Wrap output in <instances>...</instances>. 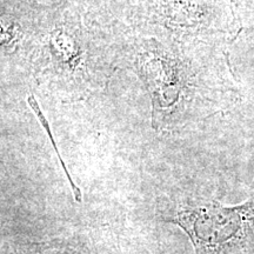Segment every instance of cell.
I'll return each instance as SVG.
<instances>
[{
	"mask_svg": "<svg viewBox=\"0 0 254 254\" xmlns=\"http://www.w3.org/2000/svg\"><path fill=\"white\" fill-rule=\"evenodd\" d=\"M160 218L186 234L195 254L254 253V195L236 206L184 198Z\"/></svg>",
	"mask_w": 254,
	"mask_h": 254,
	"instance_id": "cell-1",
	"label": "cell"
},
{
	"mask_svg": "<svg viewBox=\"0 0 254 254\" xmlns=\"http://www.w3.org/2000/svg\"><path fill=\"white\" fill-rule=\"evenodd\" d=\"M84 237L55 238V239L30 241H5L1 246L2 254H81Z\"/></svg>",
	"mask_w": 254,
	"mask_h": 254,
	"instance_id": "cell-2",
	"label": "cell"
},
{
	"mask_svg": "<svg viewBox=\"0 0 254 254\" xmlns=\"http://www.w3.org/2000/svg\"><path fill=\"white\" fill-rule=\"evenodd\" d=\"M81 254H124L119 240L111 231L92 232L84 237Z\"/></svg>",
	"mask_w": 254,
	"mask_h": 254,
	"instance_id": "cell-3",
	"label": "cell"
},
{
	"mask_svg": "<svg viewBox=\"0 0 254 254\" xmlns=\"http://www.w3.org/2000/svg\"><path fill=\"white\" fill-rule=\"evenodd\" d=\"M27 101H28V105H30L31 109L33 110V112H34V113H36V116H37V118H38V122H39V123H40V125L43 126L44 128H45V131H46V133H47V135L50 136V141H51V144L53 145V148H55V152L57 153V155H58V158H59L60 163H62V166H63L64 172H65L66 177H67L68 183L71 184V189H72L73 195H74V198H75V200H77L78 202H81V192H80V190H79L78 187L75 186V184L73 183V180H72L71 176H69V173H68L67 168H66L65 164H64V161H63V159H62V155H60L59 151H58V148H57V145H56V142H55V139H53L52 132H51V128H50V125H49V122H47L46 117L44 116L43 111L40 110L39 105H38L37 100H36V97H34L33 94H30V95H28V97H27Z\"/></svg>",
	"mask_w": 254,
	"mask_h": 254,
	"instance_id": "cell-4",
	"label": "cell"
}]
</instances>
